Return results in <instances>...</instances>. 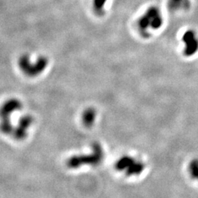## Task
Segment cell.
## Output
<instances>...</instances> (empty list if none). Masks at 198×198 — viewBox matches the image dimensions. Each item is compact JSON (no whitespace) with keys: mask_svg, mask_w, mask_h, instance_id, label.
I'll list each match as a JSON object with an SVG mask.
<instances>
[{"mask_svg":"<svg viewBox=\"0 0 198 198\" xmlns=\"http://www.w3.org/2000/svg\"><path fill=\"white\" fill-rule=\"evenodd\" d=\"M18 67L24 75L36 78L44 74L50 64L49 58L44 54L24 53L18 60Z\"/></svg>","mask_w":198,"mask_h":198,"instance_id":"obj_1","label":"cell"},{"mask_svg":"<svg viewBox=\"0 0 198 198\" xmlns=\"http://www.w3.org/2000/svg\"><path fill=\"white\" fill-rule=\"evenodd\" d=\"M163 23V16L160 9L155 6H151L137 20V28L143 36L149 37L151 32L160 29Z\"/></svg>","mask_w":198,"mask_h":198,"instance_id":"obj_2","label":"cell"},{"mask_svg":"<svg viewBox=\"0 0 198 198\" xmlns=\"http://www.w3.org/2000/svg\"><path fill=\"white\" fill-rule=\"evenodd\" d=\"M183 42L185 43L184 53L191 56L198 52V37L193 30H188L183 34Z\"/></svg>","mask_w":198,"mask_h":198,"instance_id":"obj_3","label":"cell"},{"mask_svg":"<svg viewBox=\"0 0 198 198\" xmlns=\"http://www.w3.org/2000/svg\"><path fill=\"white\" fill-rule=\"evenodd\" d=\"M110 0H92V10L98 16H103L106 13L107 5Z\"/></svg>","mask_w":198,"mask_h":198,"instance_id":"obj_4","label":"cell"},{"mask_svg":"<svg viewBox=\"0 0 198 198\" xmlns=\"http://www.w3.org/2000/svg\"><path fill=\"white\" fill-rule=\"evenodd\" d=\"M188 171L192 178L198 181V159H193L191 161L189 164Z\"/></svg>","mask_w":198,"mask_h":198,"instance_id":"obj_5","label":"cell"},{"mask_svg":"<svg viewBox=\"0 0 198 198\" xmlns=\"http://www.w3.org/2000/svg\"><path fill=\"white\" fill-rule=\"evenodd\" d=\"M169 7L174 10H178L179 8H186L188 5V0H169Z\"/></svg>","mask_w":198,"mask_h":198,"instance_id":"obj_6","label":"cell"}]
</instances>
